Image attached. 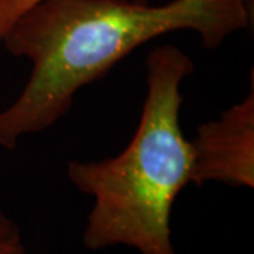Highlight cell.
<instances>
[{"mask_svg": "<svg viewBox=\"0 0 254 254\" xmlns=\"http://www.w3.org/2000/svg\"><path fill=\"white\" fill-rule=\"evenodd\" d=\"M40 0H0V44L13 23ZM147 1V0H137Z\"/></svg>", "mask_w": 254, "mask_h": 254, "instance_id": "cell-5", "label": "cell"}, {"mask_svg": "<svg viewBox=\"0 0 254 254\" xmlns=\"http://www.w3.org/2000/svg\"><path fill=\"white\" fill-rule=\"evenodd\" d=\"M193 167L192 184L220 182L230 187H254V73L245 99L218 119L199 125L190 140Z\"/></svg>", "mask_w": 254, "mask_h": 254, "instance_id": "cell-3", "label": "cell"}, {"mask_svg": "<svg viewBox=\"0 0 254 254\" xmlns=\"http://www.w3.org/2000/svg\"><path fill=\"white\" fill-rule=\"evenodd\" d=\"M0 254H28L18 225L0 209Z\"/></svg>", "mask_w": 254, "mask_h": 254, "instance_id": "cell-4", "label": "cell"}, {"mask_svg": "<svg viewBox=\"0 0 254 254\" xmlns=\"http://www.w3.org/2000/svg\"><path fill=\"white\" fill-rule=\"evenodd\" d=\"M195 64L177 46L153 48L145 61V99L130 143L115 157L72 160L66 175L93 198L82 233L83 246L98 252L116 246L140 254H178L171 212L192 184L193 155L184 136L181 85Z\"/></svg>", "mask_w": 254, "mask_h": 254, "instance_id": "cell-2", "label": "cell"}, {"mask_svg": "<svg viewBox=\"0 0 254 254\" xmlns=\"http://www.w3.org/2000/svg\"><path fill=\"white\" fill-rule=\"evenodd\" d=\"M254 0H40L13 23L1 44L27 58L31 72L0 110V145L46 131L71 110L75 95L138 47L174 31L199 36L208 50L250 23Z\"/></svg>", "mask_w": 254, "mask_h": 254, "instance_id": "cell-1", "label": "cell"}]
</instances>
